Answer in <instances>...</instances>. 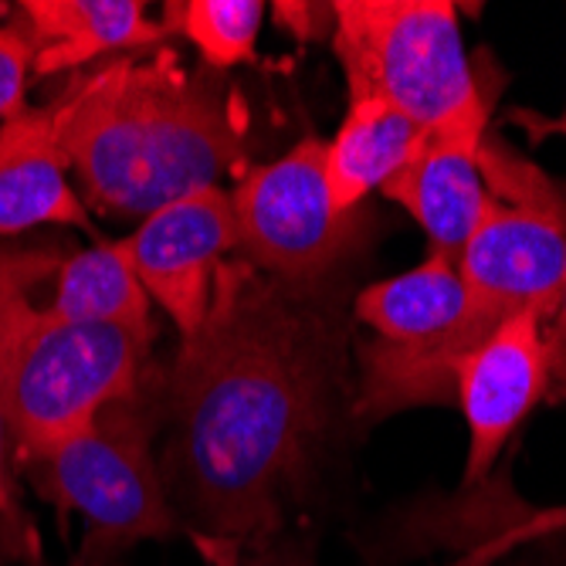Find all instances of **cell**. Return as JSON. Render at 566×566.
<instances>
[{
    "label": "cell",
    "mask_w": 566,
    "mask_h": 566,
    "mask_svg": "<svg viewBox=\"0 0 566 566\" xmlns=\"http://www.w3.org/2000/svg\"><path fill=\"white\" fill-rule=\"evenodd\" d=\"M0 11H4V8H0Z\"/></svg>",
    "instance_id": "23"
},
{
    "label": "cell",
    "mask_w": 566,
    "mask_h": 566,
    "mask_svg": "<svg viewBox=\"0 0 566 566\" xmlns=\"http://www.w3.org/2000/svg\"><path fill=\"white\" fill-rule=\"evenodd\" d=\"M18 11L34 38L38 75L78 69L167 38L164 24L146 18L143 0H28Z\"/></svg>",
    "instance_id": "13"
},
{
    "label": "cell",
    "mask_w": 566,
    "mask_h": 566,
    "mask_svg": "<svg viewBox=\"0 0 566 566\" xmlns=\"http://www.w3.org/2000/svg\"><path fill=\"white\" fill-rule=\"evenodd\" d=\"M543 336H546V356H549V377L566 387V272H563L556 313L543 326Z\"/></svg>",
    "instance_id": "20"
},
{
    "label": "cell",
    "mask_w": 566,
    "mask_h": 566,
    "mask_svg": "<svg viewBox=\"0 0 566 566\" xmlns=\"http://www.w3.org/2000/svg\"><path fill=\"white\" fill-rule=\"evenodd\" d=\"M153 333L69 323L28 298L21 272L0 259V400L14 461L85 431L102 410L143 390Z\"/></svg>",
    "instance_id": "3"
},
{
    "label": "cell",
    "mask_w": 566,
    "mask_h": 566,
    "mask_svg": "<svg viewBox=\"0 0 566 566\" xmlns=\"http://www.w3.org/2000/svg\"><path fill=\"white\" fill-rule=\"evenodd\" d=\"M34 69V38L18 14V21L0 24V123H8L14 113H21L28 75Z\"/></svg>",
    "instance_id": "18"
},
{
    "label": "cell",
    "mask_w": 566,
    "mask_h": 566,
    "mask_svg": "<svg viewBox=\"0 0 566 566\" xmlns=\"http://www.w3.org/2000/svg\"><path fill=\"white\" fill-rule=\"evenodd\" d=\"M556 533H566V505H549V509L530 512L526 520H516L512 526H505L499 536L485 539L479 549L465 553V556L448 563V566H495L502 556L516 553L520 546L546 539V536H556Z\"/></svg>",
    "instance_id": "19"
},
{
    "label": "cell",
    "mask_w": 566,
    "mask_h": 566,
    "mask_svg": "<svg viewBox=\"0 0 566 566\" xmlns=\"http://www.w3.org/2000/svg\"><path fill=\"white\" fill-rule=\"evenodd\" d=\"M167 11V34L187 38L203 69L228 72L234 65L254 62L259 31L265 21L262 0H174Z\"/></svg>",
    "instance_id": "16"
},
{
    "label": "cell",
    "mask_w": 566,
    "mask_h": 566,
    "mask_svg": "<svg viewBox=\"0 0 566 566\" xmlns=\"http://www.w3.org/2000/svg\"><path fill=\"white\" fill-rule=\"evenodd\" d=\"M543 319L509 316L454 364V400L469 424L465 485L489 479L509 438L549 394Z\"/></svg>",
    "instance_id": "10"
},
{
    "label": "cell",
    "mask_w": 566,
    "mask_h": 566,
    "mask_svg": "<svg viewBox=\"0 0 566 566\" xmlns=\"http://www.w3.org/2000/svg\"><path fill=\"white\" fill-rule=\"evenodd\" d=\"M153 424L139 390L59 448L21 461L48 502L85 520L78 566H109L143 539H170L184 530L153 461Z\"/></svg>",
    "instance_id": "6"
},
{
    "label": "cell",
    "mask_w": 566,
    "mask_h": 566,
    "mask_svg": "<svg viewBox=\"0 0 566 566\" xmlns=\"http://www.w3.org/2000/svg\"><path fill=\"white\" fill-rule=\"evenodd\" d=\"M51 106L69 167L102 214L149 218L244 164L224 82L211 69L190 72L170 48L102 65Z\"/></svg>",
    "instance_id": "2"
},
{
    "label": "cell",
    "mask_w": 566,
    "mask_h": 566,
    "mask_svg": "<svg viewBox=\"0 0 566 566\" xmlns=\"http://www.w3.org/2000/svg\"><path fill=\"white\" fill-rule=\"evenodd\" d=\"M269 566H298L295 559H285V563H269Z\"/></svg>",
    "instance_id": "22"
},
{
    "label": "cell",
    "mask_w": 566,
    "mask_h": 566,
    "mask_svg": "<svg viewBox=\"0 0 566 566\" xmlns=\"http://www.w3.org/2000/svg\"><path fill=\"white\" fill-rule=\"evenodd\" d=\"M479 167L489 208L458 254L472 302L495 319H553L566 272V193L499 136H485Z\"/></svg>",
    "instance_id": "7"
},
{
    "label": "cell",
    "mask_w": 566,
    "mask_h": 566,
    "mask_svg": "<svg viewBox=\"0 0 566 566\" xmlns=\"http://www.w3.org/2000/svg\"><path fill=\"white\" fill-rule=\"evenodd\" d=\"M11 431L4 418V400H0V559H21L31 566H41V546L31 520L14 492V472H11Z\"/></svg>",
    "instance_id": "17"
},
{
    "label": "cell",
    "mask_w": 566,
    "mask_h": 566,
    "mask_svg": "<svg viewBox=\"0 0 566 566\" xmlns=\"http://www.w3.org/2000/svg\"><path fill=\"white\" fill-rule=\"evenodd\" d=\"M123 248L149 302L164 308L187 343L211 313L221 262L238 251L231 193L221 187L184 193L143 218V224L123 238Z\"/></svg>",
    "instance_id": "9"
},
{
    "label": "cell",
    "mask_w": 566,
    "mask_h": 566,
    "mask_svg": "<svg viewBox=\"0 0 566 566\" xmlns=\"http://www.w3.org/2000/svg\"><path fill=\"white\" fill-rule=\"evenodd\" d=\"M329 11L349 102L380 98L424 133L492 116L448 0H336Z\"/></svg>",
    "instance_id": "5"
},
{
    "label": "cell",
    "mask_w": 566,
    "mask_h": 566,
    "mask_svg": "<svg viewBox=\"0 0 566 566\" xmlns=\"http://www.w3.org/2000/svg\"><path fill=\"white\" fill-rule=\"evenodd\" d=\"M485 136L489 119H469L428 133L415 160L380 190L421 224L431 254H444V259L458 262L461 248H465L489 208V190L479 167V149Z\"/></svg>",
    "instance_id": "11"
},
{
    "label": "cell",
    "mask_w": 566,
    "mask_h": 566,
    "mask_svg": "<svg viewBox=\"0 0 566 566\" xmlns=\"http://www.w3.org/2000/svg\"><path fill=\"white\" fill-rule=\"evenodd\" d=\"M69 174L55 106H24L0 123V238L55 224L82 228L98 241Z\"/></svg>",
    "instance_id": "12"
},
{
    "label": "cell",
    "mask_w": 566,
    "mask_h": 566,
    "mask_svg": "<svg viewBox=\"0 0 566 566\" xmlns=\"http://www.w3.org/2000/svg\"><path fill=\"white\" fill-rule=\"evenodd\" d=\"M323 153L326 143L302 139L285 157L241 174L231 190L238 251L262 275L319 285L367 234L364 208H333Z\"/></svg>",
    "instance_id": "8"
},
{
    "label": "cell",
    "mask_w": 566,
    "mask_h": 566,
    "mask_svg": "<svg viewBox=\"0 0 566 566\" xmlns=\"http://www.w3.org/2000/svg\"><path fill=\"white\" fill-rule=\"evenodd\" d=\"M424 139L428 133L387 102L353 98L343 126L323 153V174L333 208L339 214L359 211L374 190H384L390 177H397L415 160Z\"/></svg>",
    "instance_id": "14"
},
{
    "label": "cell",
    "mask_w": 566,
    "mask_h": 566,
    "mask_svg": "<svg viewBox=\"0 0 566 566\" xmlns=\"http://www.w3.org/2000/svg\"><path fill=\"white\" fill-rule=\"evenodd\" d=\"M149 295L119 241L98 238L92 248L75 251L59 269L55 298L48 313L69 323H106L136 333H153Z\"/></svg>",
    "instance_id": "15"
},
{
    "label": "cell",
    "mask_w": 566,
    "mask_h": 566,
    "mask_svg": "<svg viewBox=\"0 0 566 566\" xmlns=\"http://www.w3.org/2000/svg\"><path fill=\"white\" fill-rule=\"evenodd\" d=\"M343 313L323 285L224 259L211 313L180 343L167 394L177 485L214 543L265 546L308 479L343 387Z\"/></svg>",
    "instance_id": "1"
},
{
    "label": "cell",
    "mask_w": 566,
    "mask_h": 566,
    "mask_svg": "<svg viewBox=\"0 0 566 566\" xmlns=\"http://www.w3.org/2000/svg\"><path fill=\"white\" fill-rule=\"evenodd\" d=\"M546 129H549V133H563V136H566V109H563V116H559L556 123H549Z\"/></svg>",
    "instance_id": "21"
},
{
    "label": "cell",
    "mask_w": 566,
    "mask_h": 566,
    "mask_svg": "<svg viewBox=\"0 0 566 566\" xmlns=\"http://www.w3.org/2000/svg\"><path fill=\"white\" fill-rule=\"evenodd\" d=\"M353 316L374 333L356 346L353 415L364 421L451 400L454 364L505 323L472 302L458 262L444 254H428L418 269L356 292Z\"/></svg>",
    "instance_id": "4"
}]
</instances>
